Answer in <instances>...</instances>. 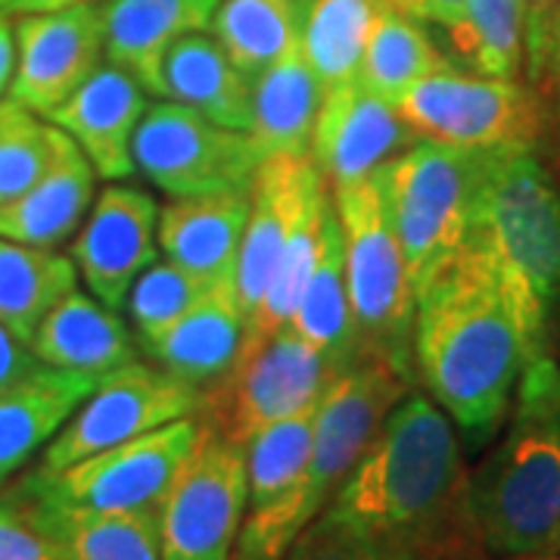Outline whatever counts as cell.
<instances>
[{"label":"cell","instance_id":"16","mask_svg":"<svg viewBox=\"0 0 560 560\" xmlns=\"http://www.w3.org/2000/svg\"><path fill=\"white\" fill-rule=\"evenodd\" d=\"M160 206L131 184H109L91 206L72 243L81 280L106 308H125L128 290L143 268L156 261Z\"/></svg>","mask_w":560,"mask_h":560},{"label":"cell","instance_id":"46","mask_svg":"<svg viewBox=\"0 0 560 560\" xmlns=\"http://www.w3.org/2000/svg\"><path fill=\"white\" fill-rule=\"evenodd\" d=\"M3 3H7V0H0V7H3Z\"/></svg>","mask_w":560,"mask_h":560},{"label":"cell","instance_id":"8","mask_svg":"<svg viewBox=\"0 0 560 560\" xmlns=\"http://www.w3.org/2000/svg\"><path fill=\"white\" fill-rule=\"evenodd\" d=\"M396 113L418 138L460 150H533L541 135V106L529 88L452 62L405 91Z\"/></svg>","mask_w":560,"mask_h":560},{"label":"cell","instance_id":"17","mask_svg":"<svg viewBox=\"0 0 560 560\" xmlns=\"http://www.w3.org/2000/svg\"><path fill=\"white\" fill-rule=\"evenodd\" d=\"M418 135L405 125L393 103L374 97L359 81L324 94L312 135V162L330 190L374 178Z\"/></svg>","mask_w":560,"mask_h":560},{"label":"cell","instance_id":"12","mask_svg":"<svg viewBox=\"0 0 560 560\" xmlns=\"http://www.w3.org/2000/svg\"><path fill=\"white\" fill-rule=\"evenodd\" d=\"M246 511V445L202 423L160 511L162 560H231Z\"/></svg>","mask_w":560,"mask_h":560},{"label":"cell","instance_id":"27","mask_svg":"<svg viewBox=\"0 0 560 560\" xmlns=\"http://www.w3.org/2000/svg\"><path fill=\"white\" fill-rule=\"evenodd\" d=\"M296 337L320 349L324 355L337 364L355 355L359 337H355V320L349 305V283H346V246H342V224L337 215V206L330 197V206L324 212L320 228V249L315 271L305 283L296 315L287 324Z\"/></svg>","mask_w":560,"mask_h":560},{"label":"cell","instance_id":"42","mask_svg":"<svg viewBox=\"0 0 560 560\" xmlns=\"http://www.w3.org/2000/svg\"><path fill=\"white\" fill-rule=\"evenodd\" d=\"M13 66H16V35H13V28H10V20L0 13V97H3L7 88H10Z\"/></svg>","mask_w":560,"mask_h":560},{"label":"cell","instance_id":"26","mask_svg":"<svg viewBox=\"0 0 560 560\" xmlns=\"http://www.w3.org/2000/svg\"><path fill=\"white\" fill-rule=\"evenodd\" d=\"M318 79L302 47H293L283 60L268 66L253 79V128L249 138L268 156H312V135L318 121Z\"/></svg>","mask_w":560,"mask_h":560},{"label":"cell","instance_id":"2","mask_svg":"<svg viewBox=\"0 0 560 560\" xmlns=\"http://www.w3.org/2000/svg\"><path fill=\"white\" fill-rule=\"evenodd\" d=\"M529 361L489 259L464 243L418 290L415 374L470 448L501 433Z\"/></svg>","mask_w":560,"mask_h":560},{"label":"cell","instance_id":"38","mask_svg":"<svg viewBox=\"0 0 560 560\" xmlns=\"http://www.w3.org/2000/svg\"><path fill=\"white\" fill-rule=\"evenodd\" d=\"M283 560H408L399 551L386 548L377 539L364 536L359 529L334 521L320 511L315 521L302 529L290 545Z\"/></svg>","mask_w":560,"mask_h":560},{"label":"cell","instance_id":"15","mask_svg":"<svg viewBox=\"0 0 560 560\" xmlns=\"http://www.w3.org/2000/svg\"><path fill=\"white\" fill-rule=\"evenodd\" d=\"M327 194L330 187L312 156L261 160L249 187V219H246L237 275H234L243 320L249 318V312L265 296L302 215Z\"/></svg>","mask_w":560,"mask_h":560},{"label":"cell","instance_id":"5","mask_svg":"<svg viewBox=\"0 0 560 560\" xmlns=\"http://www.w3.org/2000/svg\"><path fill=\"white\" fill-rule=\"evenodd\" d=\"M482 156L486 150L418 138L374 175L415 293L470 237Z\"/></svg>","mask_w":560,"mask_h":560},{"label":"cell","instance_id":"23","mask_svg":"<svg viewBox=\"0 0 560 560\" xmlns=\"http://www.w3.org/2000/svg\"><path fill=\"white\" fill-rule=\"evenodd\" d=\"M97 383L94 374L40 364L35 374L0 389V482L60 433Z\"/></svg>","mask_w":560,"mask_h":560},{"label":"cell","instance_id":"10","mask_svg":"<svg viewBox=\"0 0 560 560\" xmlns=\"http://www.w3.org/2000/svg\"><path fill=\"white\" fill-rule=\"evenodd\" d=\"M259 165L249 131L221 128L175 101L147 106L135 135V168L172 200L249 190Z\"/></svg>","mask_w":560,"mask_h":560},{"label":"cell","instance_id":"7","mask_svg":"<svg viewBox=\"0 0 560 560\" xmlns=\"http://www.w3.org/2000/svg\"><path fill=\"white\" fill-rule=\"evenodd\" d=\"M340 368L283 327L259 346H241L231 371L202 389L197 415L221 436L249 445L265 427L315 408Z\"/></svg>","mask_w":560,"mask_h":560},{"label":"cell","instance_id":"18","mask_svg":"<svg viewBox=\"0 0 560 560\" xmlns=\"http://www.w3.org/2000/svg\"><path fill=\"white\" fill-rule=\"evenodd\" d=\"M143 113L147 97L138 81L116 66H101L44 119L79 143L103 180H125L135 172V135Z\"/></svg>","mask_w":560,"mask_h":560},{"label":"cell","instance_id":"30","mask_svg":"<svg viewBox=\"0 0 560 560\" xmlns=\"http://www.w3.org/2000/svg\"><path fill=\"white\" fill-rule=\"evenodd\" d=\"M445 62L448 60L436 50L423 25L386 0L368 35L359 84L396 106L405 91H411L420 79L442 69Z\"/></svg>","mask_w":560,"mask_h":560},{"label":"cell","instance_id":"32","mask_svg":"<svg viewBox=\"0 0 560 560\" xmlns=\"http://www.w3.org/2000/svg\"><path fill=\"white\" fill-rule=\"evenodd\" d=\"M44 504L72 560H162L156 511L101 514V511L62 508L47 499Z\"/></svg>","mask_w":560,"mask_h":560},{"label":"cell","instance_id":"34","mask_svg":"<svg viewBox=\"0 0 560 560\" xmlns=\"http://www.w3.org/2000/svg\"><path fill=\"white\" fill-rule=\"evenodd\" d=\"M327 206H330V194L320 197L296 224L293 237L283 249L278 271H275V278L265 290V296L249 312V318L243 320L241 346H259V342L271 340L275 334H280L293 320L296 305H300L302 293H305V283H308L312 271H315V261H318L320 228H324Z\"/></svg>","mask_w":560,"mask_h":560},{"label":"cell","instance_id":"35","mask_svg":"<svg viewBox=\"0 0 560 560\" xmlns=\"http://www.w3.org/2000/svg\"><path fill=\"white\" fill-rule=\"evenodd\" d=\"M54 125L16 101H0V206L22 197L47 168Z\"/></svg>","mask_w":560,"mask_h":560},{"label":"cell","instance_id":"33","mask_svg":"<svg viewBox=\"0 0 560 560\" xmlns=\"http://www.w3.org/2000/svg\"><path fill=\"white\" fill-rule=\"evenodd\" d=\"M452 50L477 75L517 79L523 66V0H467V10L445 28Z\"/></svg>","mask_w":560,"mask_h":560},{"label":"cell","instance_id":"20","mask_svg":"<svg viewBox=\"0 0 560 560\" xmlns=\"http://www.w3.org/2000/svg\"><path fill=\"white\" fill-rule=\"evenodd\" d=\"M94 168L79 143L54 125V153L38 180L0 206V237L40 249H57L81 228L94 206Z\"/></svg>","mask_w":560,"mask_h":560},{"label":"cell","instance_id":"45","mask_svg":"<svg viewBox=\"0 0 560 560\" xmlns=\"http://www.w3.org/2000/svg\"><path fill=\"white\" fill-rule=\"evenodd\" d=\"M514 560H560V551H539V555H521Z\"/></svg>","mask_w":560,"mask_h":560},{"label":"cell","instance_id":"19","mask_svg":"<svg viewBox=\"0 0 560 560\" xmlns=\"http://www.w3.org/2000/svg\"><path fill=\"white\" fill-rule=\"evenodd\" d=\"M221 0H109L103 3V57L162 97V62L190 32L212 25Z\"/></svg>","mask_w":560,"mask_h":560},{"label":"cell","instance_id":"24","mask_svg":"<svg viewBox=\"0 0 560 560\" xmlns=\"http://www.w3.org/2000/svg\"><path fill=\"white\" fill-rule=\"evenodd\" d=\"M28 346L40 364L94 377H106L109 371L138 355L135 337L119 318V312L106 308L101 300L84 296L79 290L62 296L47 312Z\"/></svg>","mask_w":560,"mask_h":560},{"label":"cell","instance_id":"28","mask_svg":"<svg viewBox=\"0 0 560 560\" xmlns=\"http://www.w3.org/2000/svg\"><path fill=\"white\" fill-rule=\"evenodd\" d=\"M72 290H79V268L69 256L0 237V324L25 346Z\"/></svg>","mask_w":560,"mask_h":560},{"label":"cell","instance_id":"43","mask_svg":"<svg viewBox=\"0 0 560 560\" xmlns=\"http://www.w3.org/2000/svg\"><path fill=\"white\" fill-rule=\"evenodd\" d=\"M545 88L558 97L560 106V0H558V16H555V38H551V60H548V81Z\"/></svg>","mask_w":560,"mask_h":560},{"label":"cell","instance_id":"1","mask_svg":"<svg viewBox=\"0 0 560 560\" xmlns=\"http://www.w3.org/2000/svg\"><path fill=\"white\" fill-rule=\"evenodd\" d=\"M467 480L455 423L427 393L411 389L324 514L408 560H464L482 551L467 514Z\"/></svg>","mask_w":560,"mask_h":560},{"label":"cell","instance_id":"21","mask_svg":"<svg viewBox=\"0 0 560 560\" xmlns=\"http://www.w3.org/2000/svg\"><path fill=\"white\" fill-rule=\"evenodd\" d=\"M246 219L249 190L178 197L160 212L156 241L165 259L202 283H234Z\"/></svg>","mask_w":560,"mask_h":560},{"label":"cell","instance_id":"25","mask_svg":"<svg viewBox=\"0 0 560 560\" xmlns=\"http://www.w3.org/2000/svg\"><path fill=\"white\" fill-rule=\"evenodd\" d=\"M162 97L184 103L231 131L253 128V79L234 66L219 38L190 32L162 62Z\"/></svg>","mask_w":560,"mask_h":560},{"label":"cell","instance_id":"41","mask_svg":"<svg viewBox=\"0 0 560 560\" xmlns=\"http://www.w3.org/2000/svg\"><path fill=\"white\" fill-rule=\"evenodd\" d=\"M393 7H399L401 13L415 16L423 22H436L442 28L455 25L460 13L467 10V0H389Z\"/></svg>","mask_w":560,"mask_h":560},{"label":"cell","instance_id":"3","mask_svg":"<svg viewBox=\"0 0 560 560\" xmlns=\"http://www.w3.org/2000/svg\"><path fill=\"white\" fill-rule=\"evenodd\" d=\"M504 436L467 480V514L482 551H560V364L526 361Z\"/></svg>","mask_w":560,"mask_h":560},{"label":"cell","instance_id":"13","mask_svg":"<svg viewBox=\"0 0 560 560\" xmlns=\"http://www.w3.org/2000/svg\"><path fill=\"white\" fill-rule=\"evenodd\" d=\"M200 396L197 386L162 371L153 361H128L101 377L97 389L47 442L40 470L57 474L103 448L135 440L172 420L190 418L200 408Z\"/></svg>","mask_w":560,"mask_h":560},{"label":"cell","instance_id":"22","mask_svg":"<svg viewBox=\"0 0 560 560\" xmlns=\"http://www.w3.org/2000/svg\"><path fill=\"white\" fill-rule=\"evenodd\" d=\"M243 342V312L234 283H212L178 320L140 346L153 364L206 389L231 371Z\"/></svg>","mask_w":560,"mask_h":560},{"label":"cell","instance_id":"9","mask_svg":"<svg viewBox=\"0 0 560 560\" xmlns=\"http://www.w3.org/2000/svg\"><path fill=\"white\" fill-rule=\"evenodd\" d=\"M200 433V415L178 418L135 440L103 448L57 474L38 467L25 477V482L62 508L101 514L160 511L172 482L178 480L180 467L194 455Z\"/></svg>","mask_w":560,"mask_h":560},{"label":"cell","instance_id":"31","mask_svg":"<svg viewBox=\"0 0 560 560\" xmlns=\"http://www.w3.org/2000/svg\"><path fill=\"white\" fill-rule=\"evenodd\" d=\"M305 0H221L212 32L249 79L300 47Z\"/></svg>","mask_w":560,"mask_h":560},{"label":"cell","instance_id":"39","mask_svg":"<svg viewBox=\"0 0 560 560\" xmlns=\"http://www.w3.org/2000/svg\"><path fill=\"white\" fill-rule=\"evenodd\" d=\"M558 0H523V60L533 88H545Z\"/></svg>","mask_w":560,"mask_h":560},{"label":"cell","instance_id":"29","mask_svg":"<svg viewBox=\"0 0 560 560\" xmlns=\"http://www.w3.org/2000/svg\"><path fill=\"white\" fill-rule=\"evenodd\" d=\"M383 3L386 0H305L300 47L324 94L359 81L368 35Z\"/></svg>","mask_w":560,"mask_h":560},{"label":"cell","instance_id":"36","mask_svg":"<svg viewBox=\"0 0 560 560\" xmlns=\"http://www.w3.org/2000/svg\"><path fill=\"white\" fill-rule=\"evenodd\" d=\"M206 287L209 283H202L200 278H194L190 271H184L168 259L143 268L125 300L128 318L138 327V340H150L172 320H178L206 293Z\"/></svg>","mask_w":560,"mask_h":560},{"label":"cell","instance_id":"4","mask_svg":"<svg viewBox=\"0 0 560 560\" xmlns=\"http://www.w3.org/2000/svg\"><path fill=\"white\" fill-rule=\"evenodd\" d=\"M467 243L492 265L536 359L560 300V190L533 150H486Z\"/></svg>","mask_w":560,"mask_h":560},{"label":"cell","instance_id":"6","mask_svg":"<svg viewBox=\"0 0 560 560\" xmlns=\"http://www.w3.org/2000/svg\"><path fill=\"white\" fill-rule=\"evenodd\" d=\"M330 197L342 224L346 283L359 349L389 359L415 381L418 293L383 209L377 178L330 190Z\"/></svg>","mask_w":560,"mask_h":560},{"label":"cell","instance_id":"37","mask_svg":"<svg viewBox=\"0 0 560 560\" xmlns=\"http://www.w3.org/2000/svg\"><path fill=\"white\" fill-rule=\"evenodd\" d=\"M0 560H72L47 504L25 480L0 495Z\"/></svg>","mask_w":560,"mask_h":560},{"label":"cell","instance_id":"14","mask_svg":"<svg viewBox=\"0 0 560 560\" xmlns=\"http://www.w3.org/2000/svg\"><path fill=\"white\" fill-rule=\"evenodd\" d=\"M10 101L47 116L66 103L103 60V13L84 0L50 13H25L16 25Z\"/></svg>","mask_w":560,"mask_h":560},{"label":"cell","instance_id":"44","mask_svg":"<svg viewBox=\"0 0 560 560\" xmlns=\"http://www.w3.org/2000/svg\"><path fill=\"white\" fill-rule=\"evenodd\" d=\"M72 3H84V0H7L3 7H10L13 13H50Z\"/></svg>","mask_w":560,"mask_h":560},{"label":"cell","instance_id":"40","mask_svg":"<svg viewBox=\"0 0 560 560\" xmlns=\"http://www.w3.org/2000/svg\"><path fill=\"white\" fill-rule=\"evenodd\" d=\"M38 368L40 361L38 355L32 352V346H25L16 334H10V330L0 324V389L20 383L22 377L35 374Z\"/></svg>","mask_w":560,"mask_h":560},{"label":"cell","instance_id":"11","mask_svg":"<svg viewBox=\"0 0 560 560\" xmlns=\"http://www.w3.org/2000/svg\"><path fill=\"white\" fill-rule=\"evenodd\" d=\"M411 377L383 355L355 349L320 393L305 470V504L312 521L327 508L355 460L381 433L389 411L411 393Z\"/></svg>","mask_w":560,"mask_h":560}]
</instances>
